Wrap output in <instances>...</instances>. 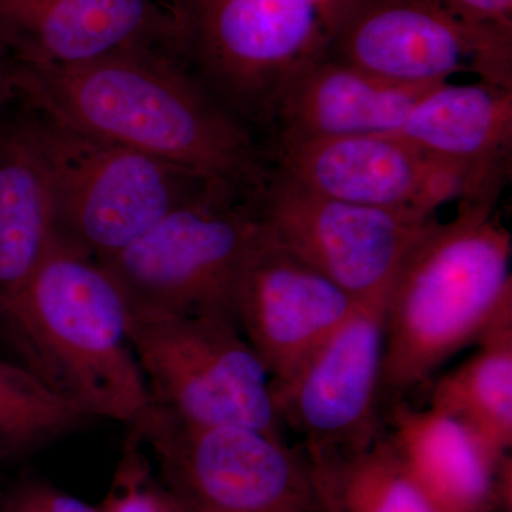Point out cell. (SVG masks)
<instances>
[{"label": "cell", "mask_w": 512, "mask_h": 512, "mask_svg": "<svg viewBox=\"0 0 512 512\" xmlns=\"http://www.w3.org/2000/svg\"><path fill=\"white\" fill-rule=\"evenodd\" d=\"M15 70L19 97L29 106L261 201L272 171L265 148L173 47L131 45L74 66Z\"/></svg>", "instance_id": "1"}, {"label": "cell", "mask_w": 512, "mask_h": 512, "mask_svg": "<svg viewBox=\"0 0 512 512\" xmlns=\"http://www.w3.org/2000/svg\"><path fill=\"white\" fill-rule=\"evenodd\" d=\"M130 306L99 259L57 237L0 318L25 366L92 419L134 423L151 404Z\"/></svg>", "instance_id": "2"}, {"label": "cell", "mask_w": 512, "mask_h": 512, "mask_svg": "<svg viewBox=\"0 0 512 512\" xmlns=\"http://www.w3.org/2000/svg\"><path fill=\"white\" fill-rule=\"evenodd\" d=\"M511 256L497 204L460 201L421 235L384 305L382 392L417 389L511 308Z\"/></svg>", "instance_id": "3"}, {"label": "cell", "mask_w": 512, "mask_h": 512, "mask_svg": "<svg viewBox=\"0 0 512 512\" xmlns=\"http://www.w3.org/2000/svg\"><path fill=\"white\" fill-rule=\"evenodd\" d=\"M25 110L52 191L56 235L94 258L117 254L181 205L228 188L90 136L28 103Z\"/></svg>", "instance_id": "4"}, {"label": "cell", "mask_w": 512, "mask_h": 512, "mask_svg": "<svg viewBox=\"0 0 512 512\" xmlns=\"http://www.w3.org/2000/svg\"><path fill=\"white\" fill-rule=\"evenodd\" d=\"M264 238L258 205L220 188L171 211L133 244L99 261L130 308L238 325L239 285Z\"/></svg>", "instance_id": "5"}, {"label": "cell", "mask_w": 512, "mask_h": 512, "mask_svg": "<svg viewBox=\"0 0 512 512\" xmlns=\"http://www.w3.org/2000/svg\"><path fill=\"white\" fill-rule=\"evenodd\" d=\"M181 57L248 127L271 128L288 84L326 53L328 33L306 0H174Z\"/></svg>", "instance_id": "6"}, {"label": "cell", "mask_w": 512, "mask_h": 512, "mask_svg": "<svg viewBox=\"0 0 512 512\" xmlns=\"http://www.w3.org/2000/svg\"><path fill=\"white\" fill-rule=\"evenodd\" d=\"M150 448L183 512H316L326 507L309 458L285 440L229 424H195L151 402L127 427Z\"/></svg>", "instance_id": "7"}, {"label": "cell", "mask_w": 512, "mask_h": 512, "mask_svg": "<svg viewBox=\"0 0 512 512\" xmlns=\"http://www.w3.org/2000/svg\"><path fill=\"white\" fill-rule=\"evenodd\" d=\"M128 335L151 402L195 424L285 440L271 376L235 323L130 308Z\"/></svg>", "instance_id": "8"}, {"label": "cell", "mask_w": 512, "mask_h": 512, "mask_svg": "<svg viewBox=\"0 0 512 512\" xmlns=\"http://www.w3.org/2000/svg\"><path fill=\"white\" fill-rule=\"evenodd\" d=\"M326 55L387 82L436 86L457 74L512 89V45L463 25L433 0H338Z\"/></svg>", "instance_id": "9"}, {"label": "cell", "mask_w": 512, "mask_h": 512, "mask_svg": "<svg viewBox=\"0 0 512 512\" xmlns=\"http://www.w3.org/2000/svg\"><path fill=\"white\" fill-rule=\"evenodd\" d=\"M258 208L275 244L357 303L386 301L410 249L437 221L323 197L274 170Z\"/></svg>", "instance_id": "10"}, {"label": "cell", "mask_w": 512, "mask_h": 512, "mask_svg": "<svg viewBox=\"0 0 512 512\" xmlns=\"http://www.w3.org/2000/svg\"><path fill=\"white\" fill-rule=\"evenodd\" d=\"M386 301L360 303L284 383L272 386L279 419L302 437L316 471L379 439Z\"/></svg>", "instance_id": "11"}, {"label": "cell", "mask_w": 512, "mask_h": 512, "mask_svg": "<svg viewBox=\"0 0 512 512\" xmlns=\"http://www.w3.org/2000/svg\"><path fill=\"white\" fill-rule=\"evenodd\" d=\"M275 173L333 200L436 217L463 201V178L397 134L291 141L265 148Z\"/></svg>", "instance_id": "12"}, {"label": "cell", "mask_w": 512, "mask_h": 512, "mask_svg": "<svg viewBox=\"0 0 512 512\" xmlns=\"http://www.w3.org/2000/svg\"><path fill=\"white\" fill-rule=\"evenodd\" d=\"M359 305L265 231L239 285L237 320L275 386L295 375Z\"/></svg>", "instance_id": "13"}, {"label": "cell", "mask_w": 512, "mask_h": 512, "mask_svg": "<svg viewBox=\"0 0 512 512\" xmlns=\"http://www.w3.org/2000/svg\"><path fill=\"white\" fill-rule=\"evenodd\" d=\"M131 45L178 50L170 9L151 0H0V49L15 66H74Z\"/></svg>", "instance_id": "14"}, {"label": "cell", "mask_w": 512, "mask_h": 512, "mask_svg": "<svg viewBox=\"0 0 512 512\" xmlns=\"http://www.w3.org/2000/svg\"><path fill=\"white\" fill-rule=\"evenodd\" d=\"M396 134L456 171L463 201L498 205L512 174V89L484 80L437 84Z\"/></svg>", "instance_id": "15"}, {"label": "cell", "mask_w": 512, "mask_h": 512, "mask_svg": "<svg viewBox=\"0 0 512 512\" xmlns=\"http://www.w3.org/2000/svg\"><path fill=\"white\" fill-rule=\"evenodd\" d=\"M431 87L387 82L325 53L286 87L271 144L396 134Z\"/></svg>", "instance_id": "16"}, {"label": "cell", "mask_w": 512, "mask_h": 512, "mask_svg": "<svg viewBox=\"0 0 512 512\" xmlns=\"http://www.w3.org/2000/svg\"><path fill=\"white\" fill-rule=\"evenodd\" d=\"M394 450L437 512H487L493 504L497 460L463 424L417 410L402 400L389 413Z\"/></svg>", "instance_id": "17"}, {"label": "cell", "mask_w": 512, "mask_h": 512, "mask_svg": "<svg viewBox=\"0 0 512 512\" xmlns=\"http://www.w3.org/2000/svg\"><path fill=\"white\" fill-rule=\"evenodd\" d=\"M5 113L0 116V318L56 238L52 191L26 110L13 117Z\"/></svg>", "instance_id": "18"}, {"label": "cell", "mask_w": 512, "mask_h": 512, "mask_svg": "<svg viewBox=\"0 0 512 512\" xmlns=\"http://www.w3.org/2000/svg\"><path fill=\"white\" fill-rule=\"evenodd\" d=\"M478 350L431 389L430 407L470 430L497 460L512 447V306L484 330Z\"/></svg>", "instance_id": "19"}, {"label": "cell", "mask_w": 512, "mask_h": 512, "mask_svg": "<svg viewBox=\"0 0 512 512\" xmlns=\"http://www.w3.org/2000/svg\"><path fill=\"white\" fill-rule=\"evenodd\" d=\"M92 420L28 366L0 360V463L32 456Z\"/></svg>", "instance_id": "20"}, {"label": "cell", "mask_w": 512, "mask_h": 512, "mask_svg": "<svg viewBox=\"0 0 512 512\" xmlns=\"http://www.w3.org/2000/svg\"><path fill=\"white\" fill-rule=\"evenodd\" d=\"M332 512H437L389 439L318 471Z\"/></svg>", "instance_id": "21"}, {"label": "cell", "mask_w": 512, "mask_h": 512, "mask_svg": "<svg viewBox=\"0 0 512 512\" xmlns=\"http://www.w3.org/2000/svg\"><path fill=\"white\" fill-rule=\"evenodd\" d=\"M100 512H183L151 470L143 444L128 434L116 477Z\"/></svg>", "instance_id": "22"}, {"label": "cell", "mask_w": 512, "mask_h": 512, "mask_svg": "<svg viewBox=\"0 0 512 512\" xmlns=\"http://www.w3.org/2000/svg\"><path fill=\"white\" fill-rule=\"evenodd\" d=\"M0 512H100L50 481L23 477L0 491Z\"/></svg>", "instance_id": "23"}, {"label": "cell", "mask_w": 512, "mask_h": 512, "mask_svg": "<svg viewBox=\"0 0 512 512\" xmlns=\"http://www.w3.org/2000/svg\"><path fill=\"white\" fill-rule=\"evenodd\" d=\"M463 25L512 45V0H433Z\"/></svg>", "instance_id": "24"}, {"label": "cell", "mask_w": 512, "mask_h": 512, "mask_svg": "<svg viewBox=\"0 0 512 512\" xmlns=\"http://www.w3.org/2000/svg\"><path fill=\"white\" fill-rule=\"evenodd\" d=\"M18 97L15 64L0 49V116L5 113L9 104Z\"/></svg>", "instance_id": "25"}, {"label": "cell", "mask_w": 512, "mask_h": 512, "mask_svg": "<svg viewBox=\"0 0 512 512\" xmlns=\"http://www.w3.org/2000/svg\"><path fill=\"white\" fill-rule=\"evenodd\" d=\"M306 2L311 3L313 8L318 9L320 15H322V19H325L326 13L329 12V9L332 8L338 0H306Z\"/></svg>", "instance_id": "26"}, {"label": "cell", "mask_w": 512, "mask_h": 512, "mask_svg": "<svg viewBox=\"0 0 512 512\" xmlns=\"http://www.w3.org/2000/svg\"><path fill=\"white\" fill-rule=\"evenodd\" d=\"M316 512H332V511H330L328 505H326L325 508H322V510H319V511H316Z\"/></svg>", "instance_id": "27"}]
</instances>
